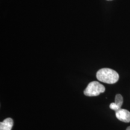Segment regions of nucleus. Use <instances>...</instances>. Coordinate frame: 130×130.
I'll return each mask as SVG.
<instances>
[{
	"instance_id": "2",
	"label": "nucleus",
	"mask_w": 130,
	"mask_h": 130,
	"mask_svg": "<svg viewBox=\"0 0 130 130\" xmlns=\"http://www.w3.org/2000/svg\"><path fill=\"white\" fill-rule=\"evenodd\" d=\"M105 87L98 81H92L88 84L84 94L87 96H96L105 92Z\"/></svg>"
},
{
	"instance_id": "1",
	"label": "nucleus",
	"mask_w": 130,
	"mask_h": 130,
	"mask_svg": "<svg viewBox=\"0 0 130 130\" xmlns=\"http://www.w3.org/2000/svg\"><path fill=\"white\" fill-rule=\"evenodd\" d=\"M96 78L101 82L107 84H115L119 79L118 72L110 68H102L96 73Z\"/></svg>"
},
{
	"instance_id": "3",
	"label": "nucleus",
	"mask_w": 130,
	"mask_h": 130,
	"mask_svg": "<svg viewBox=\"0 0 130 130\" xmlns=\"http://www.w3.org/2000/svg\"><path fill=\"white\" fill-rule=\"evenodd\" d=\"M116 116L118 119L123 122H130V112L127 110L122 109L115 111Z\"/></svg>"
},
{
	"instance_id": "5",
	"label": "nucleus",
	"mask_w": 130,
	"mask_h": 130,
	"mask_svg": "<svg viewBox=\"0 0 130 130\" xmlns=\"http://www.w3.org/2000/svg\"><path fill=\"white\" fill-rule=\"evenodd\" d=\"M13 121L12 118H7L0 123V130H12Z\"/></svg>"
},
{
	"instance_id": "4",
	"label": "nucleus",
	"mask_w": 130,
	"mask_h": 130,
	"mask_svg": "<svg viewBox=\"0 0 130 130\" xmlns=\"http://www.w3.org/2000/svg\"><path fill=\"white\" fill-rule=\"evenodd\" d=\"M123 99L122 96L121 94H118L115 97V102H112L110 104V109L116 111L121 108L122 105L123 104Z\"/></svg>"
},
{
	"instance_id": "6",
	"label": "nucleus",
	"mask_w": 130,
	"mask_h": 130,
	"mask_svg": "<svg viewBox=\"0 0 130 130\" xmlns=\"http://www.w3.org/2000/svg\"><path fill=\"white\" fill-rule=\"evenodd\" d=\"M126 130H130V126H128V127L126 128Z\"/></svg>"
}]
</instances>
